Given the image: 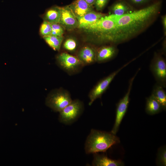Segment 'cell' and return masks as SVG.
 Here are the masks:
<instances>
[{"mask_svg": "<svg viewBox=\"0 0 166 166\" xmlns=\"http://www.w3.org/2000/svg\"><path fill=\"white\" fill-rule=\"evenodd\" d=\"M61 8V16L59 23L68 30L78 28L77 19L68 6Z\"/></svg>", "mask_w": 166, "mask_h": 166, "instance_id": "cell-10", "label": "cell"}, {"mask_svg": "<svg viewBox=\"0 0 166 166\" xmlns=\"http://www.w3.org/2000/svg\"><path fill=\"white\" fill-rule=\"evenodd\" d=\"M162 54H164L165 55V53H166V39H164V40L162 45Z\"/></svg>", "mask_w": 166, "mask_h": 166, "instance_id": "cell-28", "label": "cell"}, {"mask_svg": "<svg viewBox=\"0 0 166 166\" xmlns=\"http://www.w3.org/2000/svg\"><path fill=\"white\" fill-rule=\"evenodd\" d=\"M52 26L51 35L61 36L64 33V27L59 23L51 24Z\"/></svg>", "mask_w": 166, "mask_h": 166, "instance_id": "cell-23", "label": "cell"}, {"mask_svg": "<svg viewBox=\"0 0 166 166\" xmlns=\"http://www.w3.org/2000/svg\"><path fill=\"white\" fill-rule=\"evenodd\" d=\"M109 0H95L94 5L97 11L102 10L107 4Z\"/></svg>", "mask_w": 166, "mask_h": 166, "instance_id": "cell-25", "label": "cell"}, {"mask_svg": "<svg viewBox=\"0 0 166 166\" xmlns=\"http://www.w3.org/2000/svg\"><path fill=\"white\" fill-rule=\"evenodd\" d=\"M52 31L51 24L44 21L41 24L39 30L40 35L43 37L50 35Z\"/></svg>", "mask_w": 166, "mask_h": 166, "instance_id": "cell-22", "label": "cell"}, {"mask_svg": "<svg viewBox=\"0 0 166 166\" xmlns=\"http://www.w3.org/2000/svg\"><path fill=\"white\" fill-rule=\"evenodd\" d=\"M164 88L156 83L154 86L152 94L161 105L162 109H166V93Z\"/></svg>", "mask_w": 166, "mask_h": 166, "instance_id": "cell-19", "label": "cell"}, {"mask_svg": "<svg viewBox=\"0 0 166 166\" xmlns=\"http://www.w3.org/2000/svg\"><path fill=\"white\" fill-rule=\"evenodd\" d=\"M118 51L116 45L102 46L96 51V61L101 63L110 60L117 56Z\"/></svg>", "mask_w": 166, "mask_h": 166, "instance_id": "cell-11", "label": "cell"}, {"mask_svg": "<svg viewBox=\"0 0 166 166\" xmlns=\"http://www.w3.org/2000/svg\"><path fill=\"white\" fill-rule=\"evenodd\" d=\"M132 3L136 5L145 3L149 0H129Z\"/></svg>", "mask_w": 166, "mask_h": 166, "instance_id": "cell-27", "label": "cell"}, {"mask_svg": "<svg viewBox=\"0 0 166 166\" xmlns=\"http://www.w3.org/2000/svg\"><path fill=\"white\" fill-rule=\"evenodd\" d=\"M56 59L58 65L70 75L78 73L84 66L77 57L66 52L58 54Z\"/></svg>", "mask_w": 166, "mask_h": 166, "instance_id": "cell-9", "label": "cell"}, {"mask_svg": "<svg viewBox=\"0 0 166 166\" xmlns=\"http://www.w3.org/2000/svg\"><path fill=\"white\" fill-rule=\"evenodd\" d=\"M106 15L105 14L96 12L93 10L90 11L77 19L78 23V28L82 29Z\"/></svg>", "mask_w": 166, "mask_h": 166, "instance_id": "cell-16", "label": "cell"}, {"mask_svg": "<svg viewBox=\"0 0 166 166\" xmlns=\"http://www.w3.org/2000/svg\"><path fill=\"white\" fill-rule=\"evenodd\" d=\"M117 15L109 14L82 29L98 44H117Z\"/></svg>", "mask_w": 166, "mask_h": 166, "instance_id": "cell-2", "label": "cell"}, {"mask_svg": "<svg viewBox=\"0 0 166 166\" xmlns=\"http://www.w3.org/2000/svg\"><path fill=\"white\" fill-rule=\"evenodd\" d=\"M96 51L93 48L85 46L79 50L77 57L84 66L91 64L96 61Z\"/></svg>", "mask_w": 166, "mask_h": 166, "instance_id": "cell-14", "label": "cell"}, {"mask_svg": "<svg viewBox=\"0 0 166 166\" xmlns=\"http://www.w3.org/2000/svg\"><path fill=\"white\" fill-rule=\"evenodd\" d=\"M84 105L78 99L72 101L59 113L58 120L63 124H69L75 121L81 116L84 109Z\"/></svg>", "mask_w": 166, "mask_h": 166, "instance_id": "cell-5", "label": "cell"}, {"mask_svg": "<svg viewBox=\"0 0 166 166\" xmlns=\"http://www.w3.org/2000/svg\"><path fill=\"white\" fill-rule=\"evenodd\" d=\"M92 165L94 166H122L124 163L121 160L112 159L103 154L94 153Z\"/></svg>", "mask_w": 166, "mask_h": 166, "instance_id": "cell-15", "label": "cell"}, {"mask_svg": "<svg viewBox=\"0 0 166 166\" xmlns=\"http://www.w3.org/2000/svg\"><path fill=\"white\" fill-rule=\"evenodd\" d=\"M160 52H155L150 65V70L157 84L166 87V61Z\"/></svg>", "mask_w": 166, "mask_h": 166, "instance_id": "cell-6", "label": "cell"}, {"mask_svg": "<svg viewBox=\"0 0 166 166\" xmlns=\"http://www.w3.org/2000/svg\"><path fill=\"white\" fill-rule=\"evenodd\" d=\"M60 7L53 6L48 9L43 16L44 21L51 24L59 23L61 16Z\"/></svg>", "mask_w": 166, "mask_h": 166, "instance_id": "cell-17", "label": "cell"}, {"mask_svg": "<svg viewBox=\"0 0 166 166\" xmlns=\"http://www.w3.org/2000/svg\"><path fill=\"white\" fill-rule=\"evenodd\" d=\"M89 5L93 6L95 0H84Z\"/></svg>", "mask_w": 166, "mask_h": 166, "instance_id": "cell-29", "label": "cell"}, {"mask_svg": "<svg viewBox=\"0 0 166 166\" xmlns=\"http://www.w3.org/2000/svg\"><path fill=\"white\" fill-rule=\"evenodd\" d=\"M63 48L66 50L73 52L75 50L77 47V43L74 39L69 38L67 39L64 43Z\"/></svg>", "mask_w": 166, "mask_h": 166, "instance_id": "cell-24", "label": "cell"}, {"mask_svg": "<svg viewBox=\"0 0 166 166\" xmlns=\"http://www.w3.org/2000/svg\"><path fill=\"white\" fill-rule=\"evenodd\" d=\"M157 163L158 165H166V149L165 146L160 148L158 150Z\"/></svg>", "mask_w": 166, "mask_h": 166, "instance_id": "cell-21", "label": "cell"}, {"mask_svg": "<svg viewBox=\"0 0 166 166\" xmlns=\"http://www.w3.org/2000/svg\"><path fill=\"white\" fill-rule=\"evenodd\" d=\"M161 5L157 2L129 13L117 15V44L133 38L148 28L157 18Z\"/></svg>", "mask_w": 166, "mask_h": 166, "instance_id": "cell-1", "label": "cell"}, {"mask_svg": "<svg viewBox=\"0 0 166 166\" xmlns=\"http://www.w3.org/2000/svg\"><path fill=\"white\" fill-rule=\"evenodd\" d=\"M110 14L117 16L124 15L133 11V7L124 0H118L109 8Z\"/></svg>", "mask_w": 166, "mask_h": 166, "instance_id": "cell-13", "label": "cell"}, {"mask_svg": "<svg viewBox=\"0 0 166 166\" xmlns=\"http://www.w3.org/2000/svg\"><path fill=\"white\" fill-rule=\"evenodd\" d=\"M72 101L69 92L62 88L52 91L47 96L46 105L55 112H60Z\"/></svg>", "mask_w": 166, "mask_h": 166, "instance_id": "cell-4", "label": "cell"}, {"mask_svg": "<svg viewBox=\"0 0 166 166\" xmlns=\"http://www.w3.org/2000/svg\"><path fill=\"white\" fill-rule=\"evenodd\" d=\"M136 59L135 58L125 64L121 67L113 72L107 76L99 81L91 89L89 94V104L91 105L97 99L100 98L105 92L110 84L117 74L124 68Z\"/></svg>", "mask_w": 166, "mask_h": 166, "instance_id": "cell-8", "label": "cell"}, {"mask_svg": "<svg viewBox=\"0 0 166 166\" xmlns=\"http://www.w3.org/2000/svg\"><path fill=\"white\" fill-rule=\"evenodd\" d=\"M120 142L119 138L111 132L92 129L85 141V152L87 154L105 152Z\"/></svg>", "mask_w": 166, "mask_h": 166, "instance_id": "cell-3", "label": "cell"}, {"mask_svg": "<svg viewBox=\"0 0 166 166\" xmlns=\"http://www.w3.org/2000/svg\"><path fill=\"white\" fill-rule=\"evenodd\" d=\"M162 110V106L152 94L146 99L145 111L151 115L160 112Z\"/></svg>", "mask_w": 166, "mask_h": 166, "instance_id": "cell-18", "label": "cell"}, {"mask_svg": "<svg viewBox=\"0 0 166 166\" xmlns=\"http://www.w3.org/2000/svg\"><path fill=\"white\" fill-rule=\"evenodd\" d=\"M140 70V69H139L129 81L128 88L127 92L117 105L115 121L111 132L114 134L116 135L118 132L120 125L127 111L129 102L130 93L133 82Z\"/></svg>", "mask_w": 166, "mask_h": 166, "instance_id": "cell-7", "label": "cell"}, {"mask_svg": "<svg viewBox=\"0 0 166 166\" xmlns=\"http://www.w3.org/2000/svg\"><path fill=\"white\" fill-rule=\"evenodd\" d=\"M161 21L163 28L164 36L166 35V15H163L161 17Z\"/></svg>", "mask_w": 166, "mask_h": 166, "instance_id": "cell-26", "label": "cell"}, {"mask_svg": "<svg viewBox=\"0 0 166 166\" xmlns=\"http://www.w3.org/2000/svg\"><path fill=\"white\" fill-rule=\"evenodd\" d=\"M43 38L48 45L55 51L60 49L63 37L51 35L43 37Z\"/></svg>", "mask_w": 166, "mask_h": 166, "instance_id": "cell-20", "label": "cell"}, {"mask_svg": "<svg viewBox=\"0 0 166 166\" xmlns=\"http://www.w3.org/2000/svg\"><path fill=\"white\" fill-rule=\"evenodd\" d=\"M68 6L77 19L93 10V6L89 5L84 0H76Z\"/></svg>", "mask_w": 166, "mask_h": 166, "instance_id": "cell-12", "label": "cell"}]
</instances>
